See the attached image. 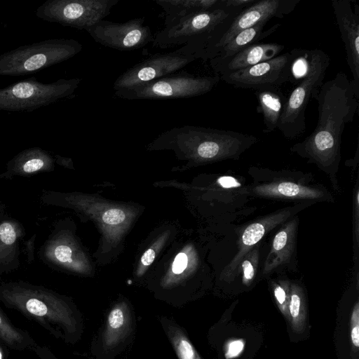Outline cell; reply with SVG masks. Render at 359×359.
I'll return each mask as SVG.
<instances>
[{
    "mask_svg": "<svg viewBox=\"0 0 359 359\" xmlns=\"http://www.w3.org/2000/svg\"><path fill=\"white\" fill-rule=\"evenodd\" d=\"M314 99L318 102L317 126L290 150L326 172H335L341 158L345 126L358 111L359 87L345 73L339 72L323 83Z\"/></svg>",
    "mask_w": 359,
    "mask_h": 359,
    "instance_id": "6da1fadb",
    "label": "cell"
},
{
    "mask_svg": "<svg viewBox=\"0 0 359 359\" xmlns=\"http://www.w3.org/2000/svg\"><path fill=\"white\" fill-rule=\"evenodd\" d=\"M0 301L43 327L55 338L74 344L83 333L82 313L68 297L24 280L0 283Z\"/></svg>",
    "mask_w": 359,
    "mask_h": 359,
    "instance_id": "7a4b0ae2",
    "label": "cell"
},
{
    "mask_svg": "<svg viewBox=\"0 0 359 359\" xmlns=\"http://www.w3.org/2000/svg\"><path fill=\"white\" fill-rule=\"evenodd\" d=\"M258 141L252 135L233 130L184 125L161 133L151 147H172L191 151L201 161L237 159Z\"/></svg>",
    "mask_w": 359,
    "mask_h": 359,
    "instance_id": "3957f363",
    "label": "cell"
},
{
    "mask_svg": "<svg viewBox=\"0 0 359 359\" xmlns=\"http://www.w3.org/2000/svg\"><path fill=\"white\" fill-rule=\"evenodd\" d=\"M243 9L219 6L188 15L169 27H163L154 36V47L166 48L184 45L193 46L200 59L208 55L233 18Z\"/></svg>",
    "mask_w": 359,
    "mask_h": 359,
    "instance_id": "277c9868",
    "label": "cell"
},
{
    "mask_svg": "<svg viewBox=\"0 0 359 359\" xmlns=\"http://www.w3.org/2000/svg\"><path fill=\"white\" fill-rule=\"evenodd\" d=\"M330 63V56L321 49L307 50V68L304 75L287 97L278 129L290 140L305 132V112L311 98L314 99L324 83Z\"/></svg>",
    "mask_w": 359,
    "mask_h": 359,
    "instance_id": "5b68a950",
    "label": "cell"
},
{
    "mask_svg": "<svg viewBox=\"0 0 359 359\" xmlns=\"http://www.w3.org/2000/svg\"><path fill=\"white\" fill-rule=\"evenodd\" d=\"M72 39H49L19 46L0 55V76H23L63 62L82 50Z\"/></svg>",
    "mask_w": 359,
    "mask_h": 359,
    "instance_id": "8992f818",
    "label": "cell"
},
{
    "mask_svg": "<svg viewBox=\"0 0 359 359\" xmlns=\"http://www.w3.org/2000/svg\"><path fill=\"white\" fill-rule=\"evenodd\" d=\"M81 81L72 78L44 83L32 77L11 83L0 88V111L32 112L71 96Z\"/></svg>",
    "mask_w": 359,
    "mask_h": 359,
    "instance_id": "52a82bcc",
    "label": "cell"
},
{
    "mask_svg": "<svg viewBox=\"0 0 359 359\" xmlns=\"http://www.w3.org/2000/svg\"><path fill=\"white\" fill-rule=\"evenodd\" d=\"M219 80L217 75L201 76L183 71L133 88L116 90L115 95L128 100L189 98L209 93Z\"/></svg>",
    "mask_w": 359,
    "mask_h": 359,
    "instance_id": "ba28073f",
    "label": "cell"
},
{
    "mask_svg": "<svg viewBox=\"0 0 359 359\" xmlns=\"http://www.w3.org/2000/svg\"><path fill=\"white\" fill-rule=\"evenodd\" d=\"M136 325L135 313L128 301L113 304L92 340V355L95 359H115L133 343Z\"/></svg>",
    "mask_w": 359,
    "mask_h": 359,
    "instance_id": "9c48e42d",
    "label": "cell"
},
{
    "mask_svg": "<svg viewBox=\"0 0 359 359\" xmlns=\"http://www.w3.org/2000/svg\"><path fill=\"white\" fill-rule=\"evenodd\" d=\"M118 0H47L35 11L43 21L88 29L104 20Z\"/></svg>",
    "mask_w": 359,
    "mask_h": 359,
    "instance_id": "30bf717a",
    "label": "cell"
},
{
    "mask_svg": "<svg viewBox=\"0 0 359 359\" xmlns=\"http://www.w3.org/2000/svg\"><path fill=\"white\" fill-rule=\"evenodd\" d=\"M197 59V50L188 43L174 51L154 54L121 74L114 83V90L128 89L174 74Z\"/></svg>",
    "mask_w": 359,
    "mask_h": 359,
    "instance_id": "8fae6325",
    "label": "cell"
},
{
    "mask_svg": "<svg viewBox=\"0 0 359 359\" xmlns=\"http://www.w3.org/2000/svg\"><path fill=\"white\" fill-rule=\"evenodd\" d=\"M292 55L280 54L271 60L234 72L219 76V79L235 87L245 89L278 86L292 83Z\"/></svg>",
    "mask_w": 359,
    "mask_h": 359,
    "instance_id": "7c38bea8",
    "label": "cell"
},
{
    "mask_svg": "<svg viewBox=\"0 0 359 359\" xmlns=\"http://www.w3.org/2000/svg\"><path fill=\"white\" fill-rule=\"evenodd\" d=\"M144 18H136L124 22L102 20L86 31L101 45L115 50H134L152 42L154 36Z\"/></svg>",
    "mask_w": 359,
    "mask_h": 359,
    "instance_id": "4fadbf2b",
    "label": "cell"
},
{
    "mask_svg": "<svg viewBox=\"0 0 359 359\" xmlns=\"http://www.w3.org/2000/svg\"><path fill=\"white\" fill-rule=\"evenodd\" d=\"M299 0H262L242 10L232 20L228 29L222 35L211 50L208 60L227 44L241 31L261 22H268L273 18H283L292 13Z\"/></svg>",
    "mask_w": 359,
    "mask_h": 359,
    "instance_id": "5bb4252c",
    "label": "cell"
},
{
    "mask_svg": "<svg viewBox=\"0 0 359 359\" xmlns=\"http://www.w3.org/2000/svg\"><path fill=\"white\" fill-rule=\"evenodd\" d=\"M332 7L344 43L353 83L359 87V6L351 0H332Z\"/></svg>",
    "mask_w": 359,
    "mask_h": 359,
    "instance_id": "9a60e30c",
    "label": "cell"
},
{
    "mask_svg": "<svg viewBox=\"0 0 359 359\" xmlns=\"http://www.w3.org/2000/svg\"><path fill=\"white\" fill-rule=\"evenodd\" d=\"M69 230L57 222L37 252L39 260L53 269L80 271L76 248Z\"/></svg>",
    "mask_w": 359,
    "mask_h": 359,
    "instance_id": "2e32d148",
    "label": "cell"
},
{
    "mask_svg": "<svg viewBox=\"0 0 359 359\" xmlns=\"http://www.w3.org/2000/svg\"><path fill=\"white\" fill-rule=\"evenodd\" d=\"M284 48V45L277 43H258L230 57H213L210 60V65L215 75L219 76L271 60L279 55Z\"/></svg>",
    "mask_w": 359,
    "mask_h": 359,
    "instance_id": "e0dca14e",
    "label": "cell"
},
{
    "mask_svg": "<svg viewBox=\"0 0 359 359\" xmlns=\"http://www.w3.org/2000/svg\"><path fill=\"white\" fill-rule=\"evenodd\" d=\"M294 208H287L268 215L260 220L252 223L244 230L238 242V250L230 264L227 265L225 273L231 278L236 273L245 255L269 231L286 221L294 212Z\"/></svg>",
    "mask_w": 359,
    "mask_h": 359,
    "instance_id": "ac0fdd59",
    "label": "cell"
},
{
    "mask_svg": "<svg viewBox=\"0 0 359 359\" xmlns=\"http://www.w3.org/2000/svg\"><path fill=\"white\" fill-rule=\"evenodd\" d=\"M55 158L46 150L39 147L24 149L6 163V170L0 173V179L27 177L54 170Z\"/></svg>",
    "mask_w": 359,
    "mask_h": 359,
    "instance_id": "d6986e66",
    "label": "cell"
},
{
    "mask_svg": "<svg viewBox=\"0 0 359 359\" xmlns=\"http://www.w3.org/2000/svg\"><path fill=\"white\" fill-rule=\"evenodd\" d=\"M25 229L16 219H0V275L11 273L20 265V243Z\"/></svg>",
    "mask_w": 359,
    "mask_h": 359,
    "instance_id": "ffe728a7",
    "label": "cell"
},
{
    "mask_svg": "<svg viewBox=\"0 0 359 359\" xmlns=\"http://www.w3.org/2000/svg\"><path fill=\"white\" fill-rule=\"evenodd\" d=\"M297 225L298 219L295 217L285 224L275 235L264 264L265 273L292 262L296 250Z\"/></svg>",
    "mask_w": 359,
    "mask_h": 359,
    "instance_id": "44dd1931",
    "label": "cell"
},
{
    "mask_svg": "<svg viewBox=\"0 0 359 359\" xmlns=\"http://www.w3.org/2000/svg\"><path fill=\"white\" fill-rule=\"evenodd\" d=\"M258 104L257 112L263 116L264 128L263 132L269 133L278 129L283 113L287 96L280 87L269 86L255 90Z\"/></svg>",
    "mask_w": 359,
    "mask_h": 359,
    "instance_id": "7402d4cb",
    "label": "cell"
},
{
    "mask_svg": "<svg viewBox=\"0 0 359 359\" xmlns=\"http://www.w3.org/2000/svg\"><path fill=\"white\" fill-rule=\"evenodd\" d=\"M257 195L280 199H316L325 197V192L312 187L304 186L291 182H273L256 187Z\"/></svg>",
    "mask_w": 359,
    "mask_h": 359,
    "instance_id": "603a6c76",
    "label": "cell"
},
{
    "mask_svg": "<svg viewBox=\"0 0 359 359\" xmlns=\"http://www.w3.org/2000/svg\"><path fill=\"white\" fill-rule=\"evenodd\" d=\"M163 9L164 27H169L193 13L217 8L220 0H156Z\"/></svg>",
    "mask_w": 359,
    "mask_h": 359,
    "instance_id": "cb8c5ba5",
    "label": "cell"
},
{
    "mask_svg": "<svg viewBox=\"0 0 359 359\" xmlns=\"http://www.w3.org/2000/svg\"><path fill=\"white\" fill-rule=\"evenodd\" d=\"M158 319L178 359H203L184 327L170 316L162 315Z\"/></svg>",
    "mask_w": 359,
    "mask_h": 359,
    "instance_id": "d4e9b609",
    "label": "cell"
},
{
    "mask_svg": "<svg viewBox=\"0 0 359 359\" xmlns=\"http://www.w3.org/2000/svg\"><path fill=\"white\" fill-rule=\"evenodd\" d=\"M267 22H261L251 27L238 32L223 48H222L214 56L227 57L236 54L244 48L258 43V42L274 33L280 26L277 23L269 29L264 30ZM213 58V57H212Z\"/></svg>",
    "mask_w": 359,
    "mask_h": 359,
    "instance_id": "484cf974",
    "label": "cell"
},
{
    "mask_svg": "<svg viewBox=\"0 0 359 359\" xmlns=\"http://www.w3.org/2000/svg\"><path fill=\"white\" fill-rule=\"evenodd\" d=\"M0 339L15 350L31 349L37 345L30 334L13 325L0 311Z\"/></svg>",
    "mask_w": 359,
    "mask_h": 359,
    "instance_id": "4316f807",
    "label": "cell"
},
{
    "mask_svg": "<svg viewBox=\"0 0 359 359\" xmlns=\"http://www.w3.org/2000/svg\"><path fill=\"white\" fill-rule=\"evenodd\" d=\"M288 312L292 329L297 332H302L306 320L305 299L302 288L297 283H290Z\"/></svg>",
    "mask_w": 359,
    "mask_h": 359,
    "instance_id": "83f0119b",
    "label": "cell"
},
{
    "mask_svg": "<svg viewBox=\"0 0 359 359\" xmlns=\"http://www.w3.org/2000/svg\"><path fill=\"white\" fill-rule=\"evenodd\" d=\"M259 247L254 246L243 257L241 264L243 271V282L249 285L253 281L257 273L259 264Z\"/></svg>",
    "mask_w": 359,
    "mask_h": 359,
    "instance_id": "f1b7e54d",
    "label": "cell"
},
{
    "mask_svg": "<svg viewBox=\"0 0 359 359\" xmlns=\"http://www.w3.org/2000/svg\"><path fill=\"white\" fill-rule=\"evenodd\" d=\"M290 283L287 280H280L273 283V293L279 309L289 320L288 305L290 301Z\"/></svg>",
    "mask_w": 359,
    "mask_h": 359,
    "instance_id": "f546056e",
    "label": "cell"
},
{
    "mask_svg": "<svg viewBox=\"0 0 359 359\" xmlns=\"http://www.w3.org/2000/svg\"><path fill=\"white\" fill-rule=\"evenodd\" d=\"M245 348V341L243 339H233L226 344L224 348L226 359H233L238 357Z\"/></svg>",
    "mask_w": 359,
    "mask_h": 359,
    "instance_id": "4dcf8cb0",
    "label": "cell"
},
{
    "mask_svg": "<svg viewBox=\"0 0 359 359\" xmlns=\"http://www.w3.org/2000/svg\"><path fill=\"white\" fill-rule=\"evenodd\" d=\"M351 339L355 348L359 347V304L356 303L351 317Z\"/></svg>",
    "mask_w": 359,
    "mask_h": 359,
    "instance_id": "1f68e13d",
    "label": "cell"
},
{
    "mask_svg": "<svg viewBox=\"0 0 359 359\" xmlns=\"http://www.w3.org/2000/svg\"><path fill=\"white\" fill-rule=\"evenodd\" d=\"M125 218L124 212L120 209L108 210L102 216L104 222L110 225L120 224L124 221Z\"/></svg>",
    "mask_w": 359,
    "mask_h": 359,
    "instance_id": "d6a6232c",
    "label": "cell"
},
{
    "mask_svg": "<svg viewBox=\"0 0 359 359\" xmlns=\"http://www.w3.org/2000/svg\"><path fill=\"white\" fill-rule=\"evenodd\" d=\"M188 258L186 254L180 252L179 253L172 266V271L175 274H180L182 273L187 266Z\"/></svg>",
    "mask_w": 359,
    "mask_h": 359,
    "instance_id": "836d02e7",
    "label": "cell"
},
{
    "mask_svg": "<svg viewBox=\"0 0 359 359\" xmlns=\"http://www.w3.org/2000/svg\"><path fill=\"white\" fill-rule=\"evenodd\" d=\"M36 237V234L34 233L24 243V250L26 255L27 262L29 264H32L34 261Z\"/></svg>",
    "mask_w": 359,
    "mask_h": 359,
    "instance_id": "e575fe53",
    "label": "cell"
},
{
    "mask_svg": "<svg viewBox=\"0 0 359 359\" xmlns=\"http://www.w3.org/2000/svg\"><path fill=\"white\" fill-rule=\"evenodd\" d=\"M255 1L256 0H221V4L224 7L244 9Z\"/></svg>",
    "mask_w": 359,
    "mask_h": 359,
    "instance_id": "d590c367",
    "label": "cell"
},
{
    "mask_svg": "<svg viewBox=\"0 0 359 359\" xmlns=\"http://www.w3.org/2000/svg\"><path fill=\"white\" fill-rule=\"evenodd\" d=\"M218 182L219 184L224 188L236 187L241 185L235 178L229 176L220 177L218 180Z\"/></svg>",
    "mask_w": 359,
    "mask_h": 359,
    "instance_id": "8d00e7d4",
    "label": "cell"
},
{
    "mask_svg": "<svg viewBox=\"0 0 359 359\" xmlns=\"http://www.w3.org/2000/svg\"><path fill=\"white\" fill-rule=\"evenodd\" d=\"M155 258V252L152 249H148L144 252L141 258L142 264L144 266H149Z\"/></svg>",
    "mask_w": 359,
    "mask_h": 359,
    "instance_id": "74e56055",
    "label": "cell"
},
{
    "mask_svg": "<svg viewBox=\"0 0 359 359\" xmlns=\"http://www.w3.org/2000/svg\"><path fill=\"white\" fill-rule=\"evenodd\" d=\"M55 162L57 164L66 167H69L70 165L71 160L69 158L62 157L59 155L55 156Z\"/></svg>",
    "mask_w": 359,
    "mask_h": 359,
    "instance_id": "f35d334b",
    "label": "cell"
},
{
    "mask_svg": "<svg viewBox=\"0 0 359 359\" xmlns=\"http://www.w3.org/2000/svg\"><path fill=\"white\" fill-rule=\"evenodd\" d=\"M7 217L6 205L0 201V219Z\"/></svg>",
    "mask_w": 359,
    "mask_h": 359,
    "instance_id": "ab89813d",
    "label": "cell"
},
{
    "mask_svg": "<svg viewBox=\"0 0 359 359\" xmlns=\"http://www.w3.org/2000/svg\"><path fill=\"white\" fill-rule=\"evenodd\" d=\"M0 359H4V352L2 348L0 346Z\"/></svg>",
    "mask_w": 359,
    "mask_h": 359,
    "instance_id": "60d3db41",
    "label": "cell"
},
{
    "mask_svg": "<svg viewBox=\"0 0 359 359\" xmlns=\"http://www.w3.org/2000/svg\"><path fill=\"white\" fill-rule=\"evenodd\" d=\"M53 359H60V358H57V357H55V358H53Z\"/></svg>",
    "mask_w": 359,
    "mask_h": 359,
    "instance_id": "b9f144b4",
    "label": "cell"
}]
</instances>
